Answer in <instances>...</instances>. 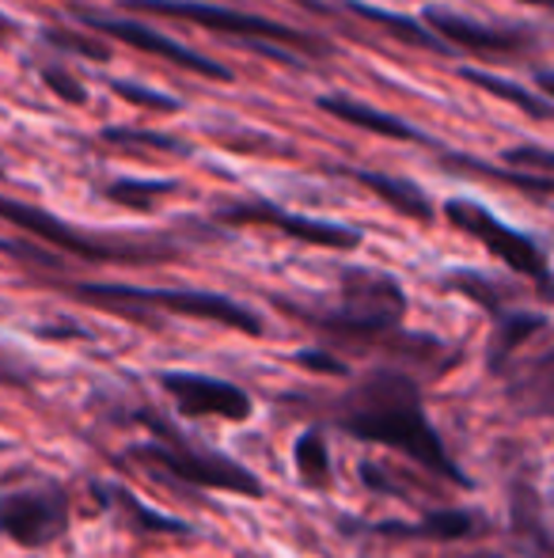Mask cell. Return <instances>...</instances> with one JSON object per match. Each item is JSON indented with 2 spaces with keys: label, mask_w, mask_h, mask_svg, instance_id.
I'll use <instances>...</instances> for the list:
<instances>
[{
  "label": "cell",
  "mask_w": 554,
  "mask_h": 558,
  "mask_svg": "<svg viewBox=\"0 0 554 558\" xmlns=\"http://www.w3.org/2000/svg\"><path fill=\"white\" fill-rule=\"evenodd\" d=\"M285 403L293 414L316 418L311 426L331 422L334 429L357 437V441L403 452L421 471L444 478L448 486L471 490L467 471L456 468L441 434L429 422L426 403H421V384L407 368H369V373L349 380L334 396H300V391H293V396H285Z\"/></svg>",
  "instance_id": "cell-1"
},
{
  "label": "cell",
  "mask_w": 554,
  "mask_h": 558,
  "mask_svg": "<svg viewBox=\"0 0 554 558\" xmlns=\"http://www.w3.org/2000/svg\"><path fill=\"white\" fill-rule=\"evenodd\" d=\"M288 316L308 324L327 342H349V345H395L403 350V319H407V293L403 286L384 270L369 266H346L338 274V293L331 304H293L278 301Z\"/></svg>",
  "instance_id": "cell-2"
},
{
  "label": "cell",
  "mask_w": 554,
  "mask_h": 558,
  "mask_svg": "<svg viewBox=\"0 0 554 558\" xmlns=\"http://www.w3.org/2000/svg\"><path fill=\"white\" fill-rule=\"evenodd\" d=\"M137 422L152 434V441L130 445L126 460L137 463L140 471H148L152 478H160L175 494L190 498L198 490H224L239 494V498H267V486H262V478L251 468L217 452V448L201 445L198 437H186L168 414L140 411Z\"/></svg>",
  "instance_id": "cell-3"
},
{
  "label": "cell",
  "mask_w": 554,
  "mask_h": 558,
  "mask_svg": "<svg viewBox=\"0 0 554 558\" xmlns=\"http://www.w3.org/2000/svg\"><path fill=\"white\" fill-rule=\"evenodd\" d=\"M65 293L103 312H119V316L134 319H145L148 312H168V316L183 319H206V324L229 327V331L239 335L267 331L259 312H251L247 304L232 301L224 293H209V289H145L119 286V281H73V286H65Z\"/></svg>",
  "instance_id": "cell-4"
},
{
  "label": "cell",
  "mask_w": 554,
  "mask_h": 558,
  "mask_svg": "<svg viewBox=\"0 0 554 558\" xmlns=\"http://www.w3.org/2000/svg\"><path fill=\"white\" fill-rule=\"evenodd\" d=\"M126 12H148V15H171V20L198 23L206 31L232 38V43H244L247 50L262 53V58H274L281 65H304L293 50L311 53V58H323L327 43H319L316 35H304L296 27H285L267 15L236 12V8L206 4V0H122Z\"/></svg>",
  "instance_id": "cell-5"
},
{
  "label": "cell",
  "mask_w": 554,
  "mask_h": 558,
  "mask_svg": "<svg viewBox=\"0 0 554 558\" xmlns=\"http://www.w3.org/2000/svg\"><path fill=\"white\" fill-rule=\"evenodd\" d=\"M0 221L23 228L27 235H35L38 243L65 251V255L88 258V263H156V258H171L175 247L163 240H134L122 232H88V228L65 225L61 217L46 214L42 206H27L0 194Z\"/></svg>",
  "instance_id": "cell-6"
},
{
  "label": "cell",
  "mask_w": 554,
  "mask_h": 558,
  "mask_svg": "<svg viewBox=\"0 0 554 558\" xmlns=\"http://www.w3.org/2000/svg\"><path fill=\"white\" fill-rule=\"evenodd\" d=\"M69 532V494L65 486L38 478L30 486H4L0 490V536L15 547L42 551Z\"/></svg>",
  "instance_id": "cell-7"
},
{
  "label": "cell",
  "mask_w": 554,
  "mask_h": 558,
  "mask_svg": "<svg viewBox=\"0 0 554 558\" xmlns=\"http://www.w3.org/2000/svg\"><path fill=\"white\" fill-rule=\"evenodd\" d=\"M444 217H448L452 228H459L464 235L479 240L482 247H487L494 258H502V263L509 266V270H517V274H525V278H532L543 301H551L547 255H543V247L532 240V235L517 232V228H509L505 221H497V217L490 214L487 206H479V202H467V198L444 202Z\"/></svg>",
  "instance_id": "cell-8"
},
{
  "label": "cell",
  "mask_w": 554,
  "mask_h": 558,
  "mask_svg": "<svg viewBox=\"0 0 554 558\" xmlns=\"http://www.w3.org/2000/svg\"><path fill=\"white\" fill-rule=\"evenodd\" d=\"M163 396L175 403L183 418H221V422H247L255 414V403L239 384L221 380L206 373H183V368H160L152 373Z\"/></svg>",
  "instance_id": "cell-9"
},
{
  "label": "cell",
  "mask_w": 554,
  "mask_h": 558,
  "mask_svg": "<svg viewBox=\"0 0 554 558\" xmlns=\"http://www.w3.org/2000/svg\"><path fill=\"white\" fill-rule=\"evenodd\" d=\"M217 221L221 225H267L278 228L281 235L288 240H300L311 243V247H327V251H354L361 247V232L346 225H334V221H316V217H300V214H288V209L274 206V202H229V206L217 209Z\"/></svg>",
  "instance_id": "cell-10"
},
{
  "label": "cell",
  "mask_w": 554,
  "mask_h": 558,
  "mask_svg": "<svg viewBox=\"0 0 554 558\" xmlns=\"http://www.w3.org/2000/svg\"><path fill=\"white\" fill-rule=\"evenodd\" d=\"M342 532H361V536H384V539H421V544H464L490 529L487 513L479 509H433L421 521H338Z\"/></svg>",
  "instance_id": "cell-11"
},
{
  "label": "cell",
  "mask_w": 554,
  "mask_h": 558,
  "mask_svg": "<svg viewBox=\"0 0 554 558\" xmlns=\"http://www.w3.org/2000/svg\"><path fill=\"white\" fill-rule=\"evenodd\" d=\"M81 23H88L91 31L114 38V43H126V46H134V50H145V53H152V58H163L168 65H178V69H186V73L209 76V81H232V73L221 65V61L206 58V53L186 50L183 43L160 35V31H152L148 23H140V20H122V15H91V12H84Z\"/></svg>",
  "instance_id": "cell-12"
},
{
  "label": "cell",
  "mask_w": 554,
  "mask_h": 558,
  "mask_svg": "<svg viewBox=\"0 0 554 558\" xmlns=\"http://www.w3.org/2000/svg\"><path fill=\"white\" fill-rule=\"evenodd\" d=\"M421 27L444 46H464L467 53H479V58H497L513 61L525 46H532V35L517 27H490V23H475L464 15L441 12V8H426L421 12Z\"/></svg>",
  "instance_id": "cell-13"
},
{
  "label": "cell",
  "mask_w": 554,
  "mask_h": 558,
  "mask_svg": "<svg viewBox=\"0 0 554 558\" xmlns=\"http://www.w3.org/2000/svg\"><path fill=\"white\" fill-rule=\"evenodd\" d=\"M509 529L528 558H551V524H547V501L535 490V483L517 478L509 486Z\"/></svg>",
  "instance_id": "cell-14"
},
{
  "label": "cell",
  "mask_w": 554,
  "mask_h": 558,
  "mask_svg": "<svg viewBox=\"0 0 554 558\" xmlns=\"http://www.w3.org/2000/svg\"><path fill=\"white\" fill-rule=\"evenodd\" d=\"M551 327V319L543 312H502L494 319V335L487 345V368L490 376H509L513 357L520 353V345H528L535 335H543Z\"/></svg>",
  "instance_id": "cell-15"
},
{
  "label": "cell",
  "mask_w": 554,
  "mask_h": 558,
  "mask_svg": "<svg viewBox=\"0 0 554 558\" xmlns=\"http://www.w3.org/2000/svg\"><path fill=\"white\" fill-rule=\"evenodd\" d=\"M334 175H346L354 183H361L365 191H372L380 202L395 209V214L410 217V221H433V202L426 198L418 183L403 175H384V171H365V168H334Z\"/></svg>",
  "instance_id": "cell-16"
},
{
  "label": "cell",
  "mask_w": 554,
  "mask_h": 558,
  "mask_svg": "<svg viewBox=\"0 0 554 558\" xmlns=\"http://www.w3.org/2000/svg\"><path fill=\"white\" fill-rule=\"evenodd\" d=\"M96 501H103L114 517H119L126 529H137V532H156V536H194V524L178 521V517H168V513H156V509L140 506L134 494L126 486H114V483H96Z\"/></svg>",
  "instance_id": "cell-17"
},
{
  "label": "cell",
  "mask_w": 554,
  "mask_h": 558,
  "mask_svg": "<svg viewBox=\"0 0 554 558\" xmlns=\"http://www.w3.org/2000/svg\"><path fill=\"white\" fill-rule=\"evenodd\" d=\"M319 111L342 118V122L357 125V130L377 133V137L421 141V145H429V141L421 137L415 125H407L403 118H395V114H387V111H377V107H369V104H357V99H349V96H319Z\"/></svg>",
  "instance_id": "cell-18"
},
{
  "label": "cell",
  "mask_w": 554,
  "mask_h": 558,
  "mask_svg": "<svg viewBox=\"0 0 554 558\" xmlns=\"http://www.w3.org/2000/svg\"><path fill=\"white\" fill-rule=\"evenodd\" d=\"M441 286L467 296V301H475L494 319L502 316V312H509V301L517 296V286H509L505 278H494V274H482V270H448L441 278Z\"/></svg>",
  "instance_id": "cell-19"
},
{
  "label": "cell",
  "mask_w": 554,
  "mask_h": 558,
  "mask_svg": "<svg viewBox=\"0 0 554 558\" xmlns=\"http://www.w3.org/2000/svg\"><path fill=\"white\" fill-rule=\"evenodd\" d=\"M293 463L296 475L308 490H331L334 483V468H331V448H327V434L323 426H308L300 429L293 445Z\"/></svg>",
  "instance_id": "cell-20"
},
{
  "label": "cell",
  "mask_w": 554,
  "mask_h": 558,
  "mask_svg": "<svg viewBox=\"0 0 554 558\" xmlns=\"http://www.w3.org/2000/svg\"><path fill=\"white\" fill-rule=\"evenodd\" d=\"M551 350H543L540 357L532 361L525 376L509 380V399L520 407L525 414H535V418H547L551 414V403H554V391H551Z\"/></svg>",
  "instance_id": "cell-21"
},
{
  "label": "cell",
  "mask_w": 554,
  "mask_h": 558,
  "mask_svg": "<svg viewBox=\"0 0 554 558\" xmlns=\"http://www.w3.org/2000/svg\"><path fill=\"white\" fill-rule=\"evenodd\" d=\"M459 76H464L467 84H475V88L490 92V96L505 99V104L520 107L528 118H535V122H547L551 118V99L535 96L532 88H525V84H513V81H502V76L494 73H482V69H459Z\"/></svg>",
  "instance_id": "cell-22"
},
{
  "label": "cell",
  "mask_w": 554,
  "mask_h": 558,
  "mask_svg": "<svg viewBox=\"0 0 554 558\" xmlns=\"http://www.w3.org/2000/svg\"><path fill=\"white\" fill-rule=\"evenodd\" d=\"M349 12L365 15L369 23H377V27H384L387 35L403 38V43L410 46H421V50H433V53H448V46L436 43L433 35H429L426 27H421V20H410V15H395V12H384V8H372V4H361V0H346Z\"/></svg>",
  "instance_id": "cell-23"
},
{
  "label": "cell",
  "mask_w": 554,
  "mask_h": 558,
  "mask_svg": "<svg viewBox=\"0 0 554 558\" xmlns=\"http://www.w3.org/2000/svg\"><path fill=\"white\" fill-rule=\"evenodd\" d=\"M444 163H448V168H459V171H479V175L497 179V183H505V186H517V191L532 194V198H540V202H547V198H551V186H554V179H551V175H528V171H502V168H490V163L475 160V156L444 153Z\"/></svg>",
  "instance_id": "cell-24"
},
{
  "label": "cell",
  "mask_w": 554,
  "mask_h": 558,
  "mask_svg": "<svg viewBox=\"0 0 554 558\" xmlns=\"http://www.w3.org/2000/svg\"><path fill=\"white\" fill-rule=\"evenodd\" d=\"M163 194H175V183H163V179H114L103 186V198L114 206H126L134 214H148Z\"/></svg>",
  "instance_id": "cell-25"
},
{
  "label": "cell",
  "mask_w": 554,
  "mask_h": 558,
  "mask_svg": "<svg viewBox=\"0 0 554 558\" xmlns=\"http://www.w3.org/2000/svg\"><path fill=\"white\" fill-rule=\"evenodd\" d=\"M114 96H122L126 104H137V107H148V111H178V99L175 96H163V92H152L145 84H134V81H111Z\"/></svg>",
  "instance_id": "cell-26"
},
{
  "label": "cell",
  "mask_w": 554,
  "mask_h": 558,
  "mask_svg": "<svg viewBox=\"0 0 554 558\" xmlns=\"http://www.w3.org/2000/svg\"><path fill=\"white\" fill-rule=\"evenodd\" d=\"M38 73H42L46 88H50L53 96L61 99V104H73V107H84V104H88V92H84V84L76 81V76L69 73V69H61V65H42Z\"/></svg>",
  "instance_id": "cell-27"
},
{
  "label": "cell",
  "mask_w": 554,
  "mask_h": 558,
  "mask_svg": "<svg viewBox=\"0 0 554 558\" xmlns=\"http://www.w3.org/2000/svg\"><path fill=\"white\" fill-rule=\"evenodd\" d=\"M103 141H122V145H148V148H160V153H175V156L190 153L183 141L168 137V133H148V130H107Z\"/></svg>",
  "instance_id": "cell-28"
},
{
  "label": "cell",
  "mask_w": 554,
  "mask_h": 558,
  "mask_svg": "<svg viewBox=\"0 0 554 558\" xmlns=\"http://www.w3.org/2000/svg\"><path fill=\"white\" fill-rule=\"evenodd\" d=\"M357 475H361V483L369 486L372 494H387V498H403V490H407V483H399V478H395L392 471L384 468V463L361 460V468H357Z\"/></svg>",
  "instance_id": "cell-29"
},
{
  "label": "cell",
  "mask_w": 554,
  "mask_h": 558,
  "mask_svg": "<svg viewBox=\"0 0 554 558\" xmlns=\"http://www.w3.org/2000/svg\"><path fill=\"white\" fill-rule=\"evenodd\" d=\"M293 361L296 365H304V368H311V373H323V376H342L346 380L349 376V365L342 357H334L331 350H300V353H293Z\"/></svg>",
  "instance_id": "cell-30"
},
{
  "label": "cell",
  "mask_w": 554,
  "mask_h": 558,
  "mask_svg": "<svg viewBox=\"0 0 554 558\" xmlns=\"http://www.w3.org/2000/svg\"><path fill=\"white\" fill-rule=\"evenodd\" d=\"M505 163L513 168H535V175H551L554 171V156L547 145H525V148H509Z\"/></svg>",
  "instance_id": "cell-31"
},
{
  "label": "cell",
  "mask_w": 554,
  "mask_h": 558,
  "mask_svg": "<svg viewBox=\"0 0 554 558\" xmlns=\"http://www.w3.org/2000/svg\"><path fill=\"white\" fill-rule=\"evenodd\" d=\"M50 43L65 46V50H81L84 58H91V61H107V46L91 43V38L76 35V31H50Z\"/></svg>",
  "instance_id": "cell-32"
},
{
  "label": "cell",
  "mask_w": 554,
  "mask_h": 558,
  "mask_svg": "<svg viewBox=\"0 0 554 558\" xmlns=\"http://www.w3.org/2000/svg\"><path fill=\"white\" fill-rule=\"evenodd\" d=\"M0 251H8V255H20V258H35V263H42V266H53L50 255H42V251H30L27 243H8V240H0Z\"/></svg>",
  "instance_id": "cell-33"
},
{
  "label": "cell",
  "mask_w": 554,
  "mask_h": 558,
  "mask_svg": "<svg viewBox=\"0 0 554 558\" xmlns=\"http://www.w3.org/2000/svg\"><path fill=\"white\" fill-rule=\"evenodd\" d=\"M448 558H509V555H497V551H467V555H448Z\"/></svg>",
  "instance_id": "cell-34"
},
{
  "label": "cell",
  "mask_w": 554,
  "mask_h": 558,
  "mask_svg": "<svg viewBox=\"0 0 554 558\" xmlns=\"http://www.w3.org/2000/svg\"><path fill=\"white\" fill-rule=\"evenodd\" d=\"M540 88H543V99H547V96H551V88H554V84H551V73H540Z\"/></svg>",
  "instance_id": "cell-35"
},
{
  "label": "cell",
  "mask_w": 554,
  "mask_h": 558,
  "mask_svg": "<svg viewBox=\"0 0 554 558\" xmlns=\"http://www.w3.org/2000/svg\"><path fill=\"white\" fill-rule=\"evenodd\" d=\"M525 4H535V8H547L551 0H525Z\"/></svg>",
  "instance_id": "cell-36"
},
{
  "label": "cell",
  "mask_w": 554,
  "mask_h": 558,
  "mask_svg": "<svg viewBox=\"0 0 554 558\" xmlns=\"http://www.w3.org/2000/svg\"><path fill=\"white\" fill-rule=\"evenodd\" d=\"M4 31H12V23H8V20H0V35H4Z\"/></svg>",
  "instance_id": "cell-37"
},
{
  "label": "cell",
  "mask_w": 554,
  "mask_h": 558,
  "mask_svg": "<svg viewBox=\"0 0 554 558\" xmlns=\"http://www.w3.org/2000/svg\"><path fill=\"white\" fill-rule=\"evenodd\" d=\"M0 171H4V168H0Z\"/></svg>",
  "instance_id": "cell-38"
}]
</instances>
